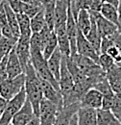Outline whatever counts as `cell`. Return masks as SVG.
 Returning a JSON list of instances; mask_svg holds the SVG:
<instances>
[{
    "mask_svg": "<svg viewBox=\"0 0 121 125\" xmlns=\"http://www.w3.org/2000/svg\"><path fill=\"white\" fill-rule=\"evenodd\" d=\"M24 74H25L24 90H25L26 97L33 107V111L35 115L39 116L40 104L43 98V94H42V89H41V84H40V78L38 77L31 62L28 63L24 71Z\"/></svg>",
    "mask_w": 121,
    "mask_h": 125,
    "instance_id": "cell-1",
    "label": "cell"
},
{
    "mask_svg": "<svg viewBox=\"0 0 121 125\" xmlns=\"http://www.w3.org/2000/svg\"><path fill=\"white\" fill-rule=\"evenodd\" d=\"M26 99H27V97H26V94H25V90L23 88L15 96L11 98L10 100H8L5 110L3 111V113L0 116V125L11 124L13 117L23 106Z\"/></svg>",
    "mask_w": 121,
    "mask_h": 125,
    "instance_id": "cell-2",
    "label": "cell"
},
{
    "mask_svg": "<svg viewBox=\"0 0 121 125\" xmlns=\"http://www.w3.org/2000/svg\"><path fill=\"white\" fill-rule=\"evenodd\" d=\"M25 85V74L21 73L14 78H7L0 83V96L10 100L18 94Z\"/></svg>",
    "mask_w": 121,
    "mask_h": 125,
    "instance_id": "cell-3",
    "label": "cell"
},
{
    "mask_svg": "<svg viewBox=\"0 0 121 125\" xmlns=\"http://www.w3.org/2000/svg\"><path fill=\"white\" fill-rule=\"evenodd\" d=\"M58 106L46 98H42L40 104V125H54L58 113Z\"/></svg>",
    "mask_w": 121,
    "mask_h": 125,
    "instance_id": "cell-4",
    "label": "cell"
},
{
    "mask_svg": "<svg viewBox=\"0 0 121 125\" xmlns=\"http://www.w3.org/2000/svg\"><path fill=\"white\" fill-rule=\"evenodd\" d=\"M76 48L77 53L80 55H83L85 57H88L92 61L98 63L99 53L97 50L91 45V43L87 40L85 35L78 29L77 31V40H76Z\"/></svg>",
    "mask_w": 121,
    "mask_h": 125,
    "instance_id": "cell-5",
    "label": "cell"
},
{
    "mask_svg": "<svg viewBox=\"0 0 121 125\" xmlns=\"http://www.w3.org/2000/svg\"><path fill=\"white\" fill-rule=\"evenodd\" d=\"M15 50L24 73L28 63L30 62V37L19 36L15 43Z\"/></svg>",
    "mask_w": 121,
    "mask_h": 125,
    "instance_id": "cell-6",
    "label": "cell"
},
{
    "mask_svg": "<svg viewBox=\"0 0 121 125\" xmlns=\"http://www.w3.org/2000/svg\"><path fill=\"white\" fill-rule=\"evenodd\" d=\"M59 86H60V93L63 97H65L69 94L74 86V80L72 75L70 74L67 65H66V57L62 56L61 64H60V79H59Z\"/></svg>",
    "mask_w": 121,
    "mask_h": 125,
    "instance_id": "cell-7",
    "label": "cell"
},
{
    "mask_svg": "<svg viewBox=\"0 0 121 125\" xmlns=\"http://www.w3.org/2000/svg\"><path fill=\"white\" fill-rule=\"evenodd\" d=\"M89 12L94 17L95 22H96V26H97V30H98L100 36L102 38H104V37H111V36H112L115 32L117 31V26L114 23L109 21L105 17H103V16H101L100 13L91 12V11H89Z\"/></svg>",
    "mask_w": 121,
    "mask_h": 125,
    "instance_id": "cell-8",
    "label": "cell"
},
{
    "mask_svg": "<svg viewBox=\"0 0 121 125\" xmlns=\"http://www.w3.org/2000/svg\"><path fill=\"white\" fill-rule=\"evenodd\" d=\"M102 100L103 95L94 88H91L83 95L80 100V104L82 107H88L92 109L98 110L102 108Z\"/></svg>",
    "mask_w": 121,
    "mask_h": 125,
    "instance_id": "cell-9",
    "label": "cell"
},
{
    "mask_svg": "<svg viewBox=\"0 0 121 125\" xmlns=\"http://www.w3.org/2000/svg\"><path fill=\"white\" fill-rule=\"evenodd\" d=\"M37 116L33 111V107L31 105L28 99L24 102L23 106L20 108V110L15 115V116L12 119V125H26L28 122Z\"/></svg>",
    "mask_w": 121,
    "mask_h": 125,
    "instance_id": "cell-10",
    "label": "cell"
},
{
    "mask_svg": "<svg viewBox=\"0 0 121 125\" xmlns=\"http://www.w3.org/2000/svg\"><path fill=\"white\" fill-rule=\"evenodd\" d=\"M68 0H56L55 5V18H54V30L65 26L67 19Z\"/></svg>",
    "mask_w": 121,
    "mask_h": 125,
    "instance_id": "cell-11",
    "label": "cell"
},
{
    "mask_svg": "<svg viewBox=\"0 0 121 125\" xmlns=\"http://www.w3.org/2000/svg\"><path fill=\"white\" fill-rule=\"evenodd\" d=\"M40 81L41 84L43 97L48 99L49 101L53 102L54 104H56L59 109L61 108L62 107V96L60 92L58 90H56L49 82H47L45 80L40 78Z\"/></svg>",
    "mask_w": 121,
    "mask_h": 125,
    "instance_id": "cell-12",
    "label": "cell"
},
{
    "mask_svg": "<svg viewBox=\"0 0 121 125\" xmlns=\"http://www.w3.org/2000/svg\"><path fill=\"white\" fill-rule=\"evenodd\" d=\"M76 115L78 125H97V110L81 106Z\"/></svg>",
    "mask_w": 121,
    "mask_h": 125,
    "instance_id": "cell-13",
    "label": "cell"
},
{
    "mask_svg": "<svg viewBox=\"0 0 121 125\" xmlns=\"http://www.w3.org/2000/svg\"><path fill=\"white\" fill-rule=\"evenodd\" d=\"M106 78L114 94L121 93V66L114 63L106 71Z\"/></svg>",
    "mask_w": 121,
    "mask_h": 125,
    "instance_id": "cell-14",
    "label": "cell"
},
{
    "mask_svg": "<svg viewBox=\"0 0 121 125\" xmlns=\"http://www.w3.org/2000/svg\"><path fill=\"white\" fill-rule=\"evenodd\" d=\"M7 72H8V78H14L15 76L23 73L21 64L17 58V55L15 53V48L11 50V52L8 54L7 59Z\"/></svg>",
    "mask_w": 121,
    "mask_h": 125,
    "instance_id": "cell-15",
    "label": "cell"
},
{
    "mask_svg": "<svg viewBox=\"0 0 121 125\" xmlns=\"http://www.w3.org/2000/svg\"><path fill=\"white\" fill-rule=\"evenodd\" d=\"M54 32L57 36L58 48L60 49L61 55L65 57H69L70 56V43H69V40L66 34L65 26H61L60 28L54 30Z\"/></svg>",
    "mask_w": 121,
    "mask_h": 125,
    "instance_id": "cell-16",
    "label": "cell"
},
{
    "mask_svg": "<svg viewBox=\"0 0 121 125\" xmlns=\"http://www.w3.org/2000/svg\"><path fill=\"white\" fill-rule=\"evenodd\" d=\"M61 59L62 55L60 53V49L57 47L56 50L52 53V55L47 59V65L48 68L50 69L51 73L55 79L59 82L60 79V64H61Z\"/></svg>",
    "mask_w": 121,
    "mask_h": 125,
    "instance_id": "cell-17",
    "label": "cell"
},
{
    "mask_svg": "<svg viewBox=\"0 0 121 125\" xmlns=\"http://www.w3.org/2000/svg\"><path fill=\"white\" fill-rule=\"evenodd\" d=\"M2 2H3V5H4V9H5V13H6L9 26H10L11 30L13 32L14 36L16 39H18L19 36H20V33H19V28H18L17 18H16V13L10 7V5L7 3L6 0H2Z\"/></svg>",
    "mask_w": 121,
    "mask_h": 125,
    "instance_id": "cell-18",
    "label": "cell"
},
{
    "mask_svg": "<svg viewBox=\"0 0 121 125\" xmlns=\"http://www.w3.org/2000/svg\"><path fill=\"white\" fill-rule=\"evenodd\" d=\"M97 125H121L111 110H97Z\"/></svg>",
    "mask_w": 121,
    "mask_h": 125,
    "instance_id": "cell-19",
    "label": "cell"
},
{
    "mask_svg": "<svg viewBox=\"0 0 121 125\" xmlns=\"http://www.w3.org/2000/svg\"><path fill=\"white\" fill-rule=\"evenodd\" d=\"M76 25L77 28L82 32L85 36L91 30V15L89 10H81L78 13V16L76 17Z\"/></svg>",
    "mask_w": 121,
    "mask_h": 125,
    "instance_id": "cell-20",
    "label": "cell"
},
{
    "mask_svg": "<svg viewBox=\"0 0 121 125\" xmlns=\"http://www.w3.org/2000/svg\"><path fill=\"white\" fill-rule=\"evenodd\" d=\"M91 15V13H90ZM91 30L89 31V33L85 36L87 38V40L91 43V45L94 47L97 52L100 54V44H101V40L102 37L100 36L99 32L97 30V26H96V22L94 17L91 15Z\"/></svg>",
    "mask_w": 121,
    "mask_h": 125,
    "instance_id": "cell-21",
    "label": "cell"
},
{
    "mask_svg": "<svg viewBox=\"0 0 121 125\" xmlns=\"http://www.w3.org/2000/svg\"><path fill=\"white\" fill-rule=\"evenodd\" d=\"M55 5H56V0H42V9L44 13L46 25L51 30H54Z\"/></svg>",
    "mask_w": 121,
    "mask_h": 125,
    "instance_id": "cell-22",
    "label": "cell"
},
{
    "mask_svg": "<svg viewBox=\"0 0 121 125\" xmlns=\"http://www.w3.org/2000/svg\"><path fill=\"white\" fill-rule=\"evenodd\" d=\"M100 14L103 17H105L109 21L114 23L117 26V22H118V13H117V8H115L114 6L105 3L102 6V9L100 11Z\"/></svg>",
    "mask_w": 121,
    "mask_h": 125,
    "instance_id": "cell-23",
    "label": "cell"
},
{
    "mask_svg": "<svg viewBox=\"0 0 121 125\" xmlns=\"http://www.w3.org/2000/svg\"><path fill=\"white\" fill-rule=\"evenodd\" d=\"M16 18H17V23H18V28H19L20 36L31 37L32 30H31L30 18L26 15L22 14V13L16 14Z\"/></svg>",
    "mask_w": 121,
    "mask_h": 125,
    "instance_id": "cell-24",
    "label": "cell"
},
{
    "mask_svg": "<svg viewBox=\"0 0 121 125\" xmlns=\"http://www.w3.org/2000/svg\"><path fill=\"white\" fill-rule=\"evenodd\" d=\"M0 30L3 36L11 38V39H16L13 32L11 30L8 20H7V16H6V13H5V9H4V5L2 0L0 1Z\"/></svg>",
    "mask_w": 121,
    "mask_h": 125,
    "instance_id": "cell-25",
    "label": "cell"
},
{
    "mask_svg": "<svg viewBox=\"0 0 121 125\" xmlns=\"http://www.w3.org/2000/svg\"><path fill=\"white\" fill-rule=\"evenodd\" d=\"M30 23L32 34L33 33H39V32L41 31V29L46 25L45 18H44V13H43V9L42 8L36 16L30 18Z\"/></svg>",
    "mask_w": 121,
    "mask_h": 125,
    "instance_id": "cell-26",
    "label": "cell"
},
{
    "mask_svg": "<svg viewBox=\"0 0 121 125\" xmlns=\"http://www.w3.org/2000/svg\"><path fill=\"white\" fill-rule=\"evenodd\" d=\"M17 40L18 39H11L2 35L0 39V57L1 58H3L4 56H7L11 52V50L15 48Z\"/></svg>",
    "mask_w": 121,
    "mask_h": 125,
    "instance_id": "cell-27",
    "label": "cell"
},
{
    "mask_svg": "<svg viewBox=\"0 0 121 125\" xmlns=\"http://www.w3.org/2000/svg\"><path fill=\"white\" fill-rule=\"evenodd\" d=\"M92 0H69V6L71 13L76 19L79 11L81 10H89Z\"/></svg>",
    "mask_w": 121,
    "mask_h": 125,
    "instance_id": "cell-28",
    "label": "cell"
},
{
    "mask_svg": "<svg viewBox=\"0 0 121 125\" xmlns=\"http://www.w3.org/2000/svg\"><path fill=\"white\" fill-rule=\"evenodd\" d=\"M58 47V41H57V36L55 34L54 30L52 31L50 37H49V40L46 43V45L44 46L43 50H42V55L44 57V59L47 60L51 55L52 53L56 50V48Z\"/></svg>",
    "mask_w": 121,
    "mask_h": 125,
    "instance_id": "cell-29",
    "label": "cell"
},
{
    "mask_svg": "<svg viewBox=\"0 0 121 125\" xmlns=\"http://www.w3.org/2000/svg\"><path fill=\"white\" fill-rule=\"evenodd\" d=\"M115 62L113 61V59L108 55L107 53H101L99 54V58H98V64L101 66V68L106 72L107 70H109Z\"/></svg>",
    "mask_w": 121,
    "mask_h": 125,
    "instance_id": "cell-30",
    "label": "cell"
},
{
    "mask_svg": "<svg viewBox=\"0 0 121 125\" xmlns=\"http://www.w3.org/2000/svg\"><path fill=\"white\" fill-rule=\"evenodd\" d=\"M41 8H42V6H33V5H29V4L22 2L21 13L26 15L29 18H32L33 16H35L41 10Z\"/></svg>",
    "mask_w": 121,
    "mask_h": 125,
    "instance_id": "cell-31",
    "label": "cell"
},
{
    "mask_svg": "<svg viewBox=\"0 0 121 125\" xmlns=\"http://www.w3.org/2000/svg\"><path fill=\"white\" fill-rule=\"evenodd\" d=\"M94 89H96L97 91H99L102 95H106V94H114L108 82L107 78H103L102 80H100L98 83L95 84V86L93 87Z\"/></svg>",
    "mask_w": 121,
    "mask_h": 125,
    "instance_id": "cell-32",
    "label": "cell"
},
{
    "mask_svg": "<svg viewBox=\"0 0 121 125\" xmlns=\"http://www.w3.org/2000/svg\"><path fill=\"white\" fill-rule=\"evenodd\" d=\"M111 111L121 122V93L114 94V99H113V103Z\"/></svg>",
    "mask_w": 121,
    "mask_h": 125,
    "instance_id": "cell-33",
    "label": "cell"
},
{
    "mask_svg": "<svg viewBox=\"0 0 121 125\" xmlns=\"http://www.w3.org/2000/svg\"><path fill=\"white\" fill-rule=\"evenodd\" d=\"M106 53L108 55H110V56L113 59V61H114V62H115L116 64L120 62V61H121L120 49L116 46V45H111V46L107 50Z\"/></svg>",
    "mask_w": 121,
    "mask_h": 125,
    "instance_id": "cell-34",
    "label": "cell"
},
{
    "mask_svg": "<svg viewBox=\"0 0 121 125\" xmlns=\"http://www.w3.org/2000/svg\"><path fill=\"white\" fill-rule=\"evenodd\" d=\"M7 59L8 55L4 56L0 61V83H2L4 80L8 78V72H7Z\"/></svg>",
    "mask_w": 121,
    "mask_h": 125,
    "instance_id": "cell-35",
    "label": "cell"
},
{
    "mask_svg": "<svg viewBox=\"0 0 121 125\" xmlns=\"http://www.w3.org/2000/svg\"><path fill=\"white\" fill-rule=\"evenodd\" d=\"M114 99V94H110L103 95V100H102V108L104 110H111L112 103Z\"/></svg>",
    "mask_w": 121,
    "mask_h": 125,
    "instance_id": "cell-36",
    "label": "cell"
},
{
    "mask_svg": "<svg viewBox=\"0 0 121 125\" xmlns=\"http://www.w3.org/2000/svg\"><path fill=\"white\" fill-rule=\"evenodd\" d=\"M111 45H114V43H113V42L111 41V38H109V37L102 38L101 44H100V54L101 53H106L107 50L111 46Z\"/></svg>",
    "mask_w": 121,
    "mask_h": 125,
    "instance_id": "cell-37",
    "label": "cell"
},
{
    "mask_svg": "<svg viewBox=\"0 0 121 125\" xmlns=\"http://www.w3.org/2000/svg\"><path fill=\"white\" fill-rule=\"evenodd\" d=\"M6 1L16 14L21 13V5H22L21 0H6Z\"/></svg>",
    "mask_w": 121,
    "mask_h": 125,
    "instance_id": "cell-38",
    "label": "cell"
},
{
    "mask_svg": "<svg viewBox=\"0 0 121 125\" xmlns=\"http://www.w3.org/2000/svg\"><path fill=\"white\" fill-rule=\"evenodd\" d=\"M103 4H104V2H102V1H100V0H92L91 3V6H90L89 11H91V12H96V13H100Z\"/></svg>",
    "mask_w": 121,
    "mask_h": 125,
    "instance_id": "cell-39",
    "label": "cell"
},
{
    "mask_svg": "<svg viewBox=\"0 0 121 125\" xmlns=\"http://www.w3.org/2000/svg\"><path fill=\"white\" fill-rule=\"evenodd\" d=\"M21 2L33 6H42V0H21Z\"/></svg>",
    "mask_w": 121,
    "mask_h": 125,
    "instance_id": "cell-40",
    "label": "cell"
},
{
    "mask_svg": "<svg viewBox=\"0 0 121 125\" xmlns=\"http://www.w3.org/2000/svg\"><path fill=\"white\" fill-rule=\"evenodd\" d=\"M117 13H118V22H117V30L121 32V0H119V4L117 7Z\"/></svg>",
    "mask_w": 121,
    "mask_h": 125,
    "instance_id": "cell-41",
    "label": "cell"
},
{
    "mask_svg": "<svg viewBox=\"0 0 121 125\" xmlns=\"http://www.w3.org/2000/svg\"><path fill=\"white\" fill-rule=\"evenodd\" d=\"M7 102H8L7 99H5L2 96H0V116H1V115L3 113V111L5 110V107L7 105Z\"/></svg>",
    "mask_w": 121,
    "mask_h": 125,
    "instance_id": "cell-42",
    "label": "cell"
},
{
    "mask_svg": "<svg viewBox=\"0 0 121 125\" xmlns=\"http://www.w3.org/2000/svg\"><path fill=\"white\" fill-rule=\"evenodd\" d=\"M26 125H40V119L39 116H35L30 122H28Z\"/></svg>",
    "mask_w": 121,
    "mask_h": 125,
    "instance_id": "cell-43",
    "label": "cell"
},
{
    "mask_svg": "<svg viewBox=\"0 0 121 125\" xmlns=\"http://www.w3.org/2000/svg\"><path fill=\"white\" fill-rule=\"evenodd\" d=\"M105 3H109L112 6H114L115 8H117L118 4H119V0H105Z\"/></svg>",
    "mask_w": 121,
    "mask_h": 125,
    "instance_id": "cell-44",
    "label": "cell"
},
{
    "mask_svg": "<svg viewBox=\"0 0 121 125\" xmlns=\"http://www.w3.org/2000/svg\"><path fill=\"white\" fill-rule=\"evenodd\" d=\"M69 125H78V122H77V115H76L72 117V119H71Z\"/></svg>",
    "mask_w": 121,
    "mask_h": 125,
    "instance_id": "cell-45",
    "label": "cell"
},
{
    "mask_svg": "<svg viewBox=\"0 0 121 125\" xmlns=\"http://www.w3.org/2000/svg\"><path fill=\"white\" fill-rule=\"evenodd\" d=\"M120 53H121V49H120ZM117 64H118V65H120V66H121V61H120V62H119V63H117Z\"/></svg>",
    "mask_w": 121,
    "mask_h": 125,
    "instance_id": "cell-46",
    "label": "cell"
},
{
    "mask_svg": "<svg viewBox=\"0 0 121 125\" xmlns=\"http://www.w3.org/2000/svg\"><path fill=\"white\" fill-rule=\"evenodd\" d=\"M1 37H2V33H1V30H0V39H1Z\"/></svg>",
    "mask_w": 121,
    "mask_h": 125,
    "instance_id": "cell-47",
    "label": "cell"
},
{
    "mask_svg": "<svg viewBox=\"0 0 121 125\" xmlns=\"http://www.w3.org/2000/svg\"><path fill=\"white\" fill-rule=\"evenodd\" d=\"M100 1H102V2H105V0H100Z\"/></svg>",
    "mask_w": 121,
    "mask_h": 125,
    "instance_id": "cell-48",
    "label": "cell"
},
{
    "mask_svg": "<svg viewBox=\"0 0 121 125\" xmlns=\"http://www.w3.org/2000/svg\"><path fill=\"white\" fill-rule=\"evenodd\" d=\"M1 59H2V58H1V57H0V61H1Z\"/></svg>",
    "mask_w": 121,
    "mask_h": 125,
    "instance_id": "cell-49",
    "label": "cell"
},
{
    "mask_svg": "<svg viewBox=\"0 0 121 125\" xmlns=\"http://www.w3.org/2000/svg\"><path fill=\"white\" fill-rule=\"evenodd\" d=\"M9 125H12V124H9Z\"/></svg>",
    "mask_w": 121,
    "mask_h": 125,
    "instance_id": "cell-50",
    "label": "cell"
}]
</instances>
